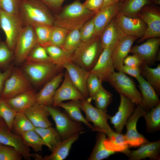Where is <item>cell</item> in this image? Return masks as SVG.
<instances>
[{
	"mask_svg": "<svg viewBox=\"0 0 160 160\" xmlns=\"http://www.w3.org/2000/svg\"><path fill=\"white\" fill-rule=\"evenodd\" d=\"M151 3V0H124L119 7L118 12L129 17H137L142 9Z\"/></svg>",
	"mask_w": 160,
	"mask_h": 160,
	"instance_id": "30",
	"label": "cell"
},
{
	"mask_svg": "<svg viewBox=\"0 0 160 160\" xmlns=\"http://www.w3.org/2000/svg\"><path fill=\"white\" fill-rule=\"evenodd\" d=\"M13 68V66L11 65L3 71L0 70V95L3 90L5 82L11 74Z\"/></svg>",
	"mask_w": 160,
	"mask_h": 160,
	"instance_id": "55",
	"label": "cell"
},
{
	"mask_svg": "<svg viewBox=\"0 0 160 160\" xmlns=\"http://www.w3.org/2000/svg\"><path fill=\"white\" fill-rule=\"evenodd\" d=\"M13 52L8 47L5 42L0 41V68L5 67L11 60Z\"/></svg>",
	"mask_w": 160,
	"mask_h": 160,
	"instance_id": "48",
	"label": "cell"
},
{
	"mask_svg": "<svg viewBox=\"0 0 160 160\" xmlns=\"http://www.w3.org/2000/svg\"><path fill=\"white\" fill-rule=\"evenodd\" d=\"M16 113L6 100L0 97V118L4 121L11 131L13 120Z\"/></svg>",
	"mask_w": 160,
	"mask_h": 160,
	"instance_id": "43",
	"label": "cell"
},
{
	"mask_svg": "<svg viewBox=\"0 0 160 160\" xmlns=\"http://www.w3.org/2000/svg\"><path fill=\"white\" fill-rule=\"evenodd\" d=\"M124 65L134 67L140 68L143 63L141 59L136 55H127L123 61Z\"/></svg>",
	"mask_w": 160,
	"mask_h": 160,
	"instance_id": "53",
	"label": "cell"
},
{
	"mask_svg": "<svg viewBox=\"0 0 160 160\" xmlns=\"http://www.w3.org/2000/svg\"><path fill=\"white\" fill-rule=\"evenodd\" d=\"M24 113L35 128H46L52 125L48 119L50 113L45 106L36 103Z\"/></svg>",
	"mask_w": 160,
	"mask_h": 160,
	"instance_id": "23",
	"label": "cell"
},
{
	"mask_svg": "<svg viewBox=\"0 0 160 160\" xmlns=\"http://www.w3.org/2000/svg\"><path fill=\"white\" fill-rule=\"evenodd\" d=\"M124 0H121V2H123V1Z\"/></svg>",
	"mask_w": 160,
	"mask_h": 160,
	"instance_id": "60",
	"label": "cell"
},
{
	"mask_svg": "<svg viewBox=\"0 0 160 160\" xmlns=\"http://www.w3.org/2000/svg\"><path fill=\"white\" fill-rule=\"evenodd\" d=\"M113 95L102 86L96 93L94 100L96 108L107 111V108L111 103Z\"/></svg>",
	"mask_w": 160,
	"mask_h": 160,
	"instance_id": "42",
	"label": "cell"
},
{
	"mask_svg": "<svg viewBox=\"0 0 160 160\" xmlns=\"http://www.w3.org/2000/svg\"><path fill=\"white\" fill-rule=\"evenodd\" d=\"M31 26L36 35L37 44L45 47L49 40L53 26L41 24H36Z\"/></svg>",
	"mask_w": 160,
	"mask_h": 160,
	"instance_id": "38",
	"label": "cell"
},
{
	"mask_svg": "<svg viewBox=\"0 0 160 160\" xmlns=\"http://www.w3.org/2000/svg\"><path fill=\"white\" fill-rule=\"evenodd\" d=\"M63 82L55 93L52 106L56 107L60 103L67 100H81L85 99L70 79L66 71Z\"/></svg>",
	"mask_w": 160,
	"mask_h": 160,
	"instance_id": "15",
	"label": "cell"
},
{
	"mask_svg": "<svg viewBox=\"0 0 160 160\" xmlns=\"http://www.w3.org/2000/svg\"><path fill=\"white\" fill-rule=\"evenodd\" d=\"M91 102L88 99L80 100V107L85 114L86 119L93 123L95 128L92 131L104 132L113 130L108 122L110 116L107 111L93 106Z\"/></svg>",
	"mask_w": 160,
	"mask_h": 160,
	"instance_id": "11",
	"label": "cell"
},
{
	"mask_svg": "<svg viewBox=\"0 0 160 160\" xmlns=\"http://www.w3.org/2000/svg\"><path fill=\"white\" fill-rule=\"evenodd\" d=\"M141 73L146 80L153 87L158 94L160 92V64L152 68L143 63L140 67Z\"/></svg>",
	"mask_w": 160,
	"mask_h": 160,
	"instance_id": "33",
	"label": "cell"
},
{
	"mask_svg": "<svg viewBox=\"0 0 160 160\" xmlns=\"http://www.w3.org/2000/svg\"><path fill=\"white\" fill-rule=\"evenodd\" d=\"M35 130L41 137L45 145L52 151L62 140L56 129L52 126L46 128H35Z\"/></svg>",
	"mask_w": 160,
	"mask_h": 160,
	"instance_id": "32",
	"label": "cell"
},
{
	"mask_svg": "<svg viewBox=\"0 0 160 160\" xmlns=\"http://www.w3.org/2000/svg\"><path fill=\"white\" fill-rule=\"evenodd\" d=\"M119 39L112 51V57L115 69L121 71L124 59L130 52L133 43L138 38L125 34L119 26Z\"/></svg>",
	"mask_w": 160,
	"mask_h": 160,
	"instance_id": "14",
	"label": "cell"
},
{
	"mask_svg": "<svg viewBox=\"0 0 160 160\" xmlns=\"http://www.w3.org/2000/svg\"><path fill=\"white\" fill-rule=\"evenodd\" d=\"M63 68L49 63L25 62L23 71L30 81L36 85L45 84Z\"/></svg>",
	"mask_w": 160,
	"mask_h": 160,
	"instance_id": "4",
	"label": "cell"
},
{
	"mask_svg": "<svg viewBox=\"0 0 160 160\" xmlns=\"http://www.w3.org/2000/svg\"><path fill=\"white\" fill-rule=\"evenodd\" d=\"M120 104L117 112L113 116H110L109 119L116 132L121 133L126 123L133 113L135 104L130 99L120 95Z\"/></svg>",
	"mask_w": 160,
	"mask_h": 160,
	"instance_id": "17",
	"label": "cell"
},
{
	"mask_svg": "<svg viewBox=\"0 0 160 160\" xmlns=\"http://www.w3.org/2000/svg\"><path fill=\"white\" fill-rule=\"evenodd\" d=\"M20 0H0V8L11 14H19Z\"/></svg>",
	"mask_w": 160,
	"mask_h": 160,
	"instance_id": "47",
	"label": "cell"
},
{
	"mask_svg": "<svg viewBox=\"0 0 160 160\" xmlns=\"http://www.w3.org/2000/svg\"><path fill=\"white\" fill-rule=\"evenodd\" d=\"M3 145L0 144V152H1V149L2 148Z\"/></svg>",
	"mask_w": 160,
	"mask_h": 160,
	"instance_id": "58",
	"label": "cell"
},
{
	"mask_svg": "<svg viewBox=\"0 0 160 160\" xmlns=\"http://www.w3.org/2000/svg\"><path fill=\"white\" fill-rule=\"evenodd\" d=\"M140 105H137L133 113L125 124L127 131L124 136L129 147H136L148 142L142 135L137 132V124L139 119L146 113Z\"/></svg>",
	"mask_w": 160,
	"mask_h": 160,
	"instance_id": "12",
	"label": "cell"
},
{
	"mask_svg": "<svg viewBox=\"0 0 160 160\" xmlns=\"http://www.w3.org/2000/svg\"><path fill=\"white\" fill-rule=\"evenodd\" d=\"M67 72L71 81L86 99L89 97L87 86L89 71L78 66L71 61L63 66Z\"/></svg>",
	"mask_w": 160,
	"mask_h": 160,
	"instance_id": "20",
	"label": "cell"
},
{
	"mask_svg": "<svg viewBox=\"0 0 160 160\" xmlns=\"http://www.w3.org/2000/svg\"><path fill=\"white\" fill-rule=\"evenodd\" d=\"M100 37H93L81 43L71 55V61L90 71L103 51Z\"/></svg>",
	"mask_w": 160,
	"mask_h": 160,
	"instance_id": "3",
	"label": "cell"
},
{
	"mask_svg": "<svg viewBox=\"0 0 160 160\" xmlns=\"http://www.w3.org/2000/svg\"><path fill=\"white\" fill-rule=\"evenodd\" d=\"M64 73L59 72L45 84L44 87L36 93V103L45 106L52 105L55 92L63 81Z\"/></svg>",
	"mask_w": 160,
	"mask_h": 160,
	"instance_id": "21",
	"label": "cell"
},
{
	"mask_svg": "<svg viewBox=\"0 0 160 160\" xmlns=\"http://www.w3.org/2000/svg\"><path fill=\"white\" fill-rule=\"evenodd\" d=\"M80 134H76L67 139L61 140L49 155L42 157L37 154H33V157L36 160H64L68 155L72 144L78 139Z\"/></svg>",
	"mask_w": 160,
	"mask_h": 160,
	"instance_id": "24",
	"label": "cell"
},
{
	"mask_svg": "<svg viewBox=\"0 0 160 160\" xmlns=\"http://www.w3.org/2000/svg\"><path fill=\"white\" fill-rule=\"evenodd\" d=\"M108 82L120 94L128 97L136 105H140L142 96L137 89L133 81L121 71L114 72L109 78Z\"/></svg>",
	"mask_w": 160,
	"mask_h": 160,
	"instance_id": "8",
	"label": "cell"
},
{
	"mask_svg": "<svg viewBox=\"0 0 160 160\" xmlns=\"http://www.w3.org/2000/svg\"><path fill=\"white\" fill-rule=\"evenodd\" d=\"M69 32L64 28L53 26L49 40L44 47L54 46L62 48L66 37Z\"/></svg>",
	"mask_w": 160,
	"mask_h": 160,
	"instance_id": "41",
	"label": "cell"
},
{
	"mask_svg": "<svg viewBox=\"0 0 160 160\" xmlns=\"http://www.w3.org/2000/svg\"><path fill=\"white\" fill-rule=\"evenodd\" d=\"M103 0H85L83 3L86 9L96 14L102 9Z\"/></svg>",
	"mask_w": 160,
	"mask_h": 160,
	"instance_id": "51",
	"label": "cell"
},
{
	"mask_svg": "<svg viewBox=\"0 0 160 160\" xmlns=\"http://www.w3.org/2000/svg\"><path fill=\"white\" fill-rule=\"evenodd\" d=\"M95 13L85 8L80 0H75L65 6L54 16L53 26L69 31L79 30Z\"/></svg>",
	"mask_w": 160,
	"mask_h": 160,
	"instance_id": "1",
	"label": "cell"
},
{
	"mask_svg": "<svg viewBox=\"0 0 160 160\" xmlns=\"http://www.w3.org/2000/svg\"><path fill=\"white\" fill-rule=\"evenodd\" d=\"M142 96L140 105L146 111L160 103V100L156 91L153 87L141 75L137 80Z\"/></svg>",
	"mask_w": 160,
	"mask_h": 160,
	"instance_id": "25",
	"label": "cell"
},
{
	"mask_svg": "<svg viewBox=\"0 0 160 160\" xmlns=\"http://www.w3.org/2000/svg\"><path fill=\"white\" fill-rule=\"evenodd\" d=\"M19 15L23 26L36 24L53 26L54 16L40 0H20Z\"/></svg>",
	"mask_w": 160,
	"mask_h": 160,
	"instance_id": "2",
	"label": "cell"
},
{
	"mask_svg": "<svg viewBox=\"0 0 160 160\" xmlns=\"http://www.w3.org/2000/svg\"><path fill=\"white\" fill-rule=\"evenodd\" d=\"M43 2L50 10L57 13L61 10L65 0H40Z\"/></svg>",
	"mask_w": 160,
	"mask_h": 160,
	"instance_id": "52",
	"label": "cell"
},
{
	"mask_svg": "<svg viewBox=\"0 0 160 160\" xmlns=\"http://www.w3.org/2000/svg\"><path fill=\"white\" fill-rule=\"evenodd\" d=\"M25 62L32 63H52L45 47L37 44L27 56Z\"/></svg>",
	"mask_w": 160,
	"mask_h": 160,
	"instance_id": "39",
	"label": "cell"
},
{
	"mask_svg": "<svg viewBox=\"0 0 160 160\" xmlns=\"http://www.w3.org/2000/svg\"><path fill=\"white\" fill-rule=\"evenodd\" d=\"M23 158L14 148L3 145L0 152V160H21Z\"/></svg>",
	"mask_w": 160,
	"mask_h": 160,
	"instance_id": "45",
	"label": "cell"
},
{
	"mask_svg": "<svg viewBox=\"0 0 160 160\" xmlns=\"http://www.w3.org/2000/svg\"><path fill=\"white\" fill-rule=\"evenodd\" d=\"M54 121L56 129L61 140L83 132L84 129L81 123L75 121L65 113L51 106H45Z\"/></svg>",
	"mask_w": 160,
	"mask_h": 160,
	"instance_id": "5",
	"label": "cell"
},
{
	"mask_svg": "<svg viewBox=\"0 0 160 160\" xmlns=\"http://www.w3.org/2000/svg\"><path fill=\"white\" fill-rule=\"evenodd\" d=\"M36 93L32 89L6 100L16 112H24L36 103Z\"/></svg>",
	"mask_w": 160,
	"mask_h": 160,
	"instance_id": "26",
	"label": "cell"
},
{
	"mask_svg": "<svg viewBox=\"0 0 160 160\" xmlns=\"http://www.w3.org/2000/svg\"><path fill=\"white\" fill-rule=\"evenodd\" d=\"M121 3L112 5L101 9L94 16L95 31L93 37H100L103 30L118 12Z\"/></svg>",
	"mask_w": 160,
	"mask_h": 160,
	"instance_id": "22",
	"label": "cell"
},
{
	"mask_svg": "<svg viewBox=\"0 0 160 160\" xmlns=\"http://www.w3.org/2000/svg\"><path fill=\"white\" fill-rule=\"evenodd\" d=\"M45 48L52 62L63 68L65 64L71 61V55L62 48L54 46Z\"/></svg>",
	"mask_w": 160,
	"mask_h": 160,
	"instance_id": "34",
	"label": "cell"
},
{
	"mask_svg": "<svg viewBox=\"0 0 160 160\" xmlns=\"http://www.w3.org/2000/svg\"><path fill=\"white\" fill-rule=\"evenodd\" d=\"M115 17L117 24L125 34L138 39L144 35L146 25L140 18L128 17L118 12Z\"/></svg>",
	"mask_w": 160,
	"mask_h": 160,
	"instance_id": "18",
	"label": "cell"
},
{
	"mask_svg": "<svg viewBox=\"0 0 160 160\" xmlns=\"http://www.w3.org/2000/svg\"><path fill=\"white\" fill-rule=\"evenodd\" d=\"M98 132L95 144L88 159V160H102L107 158L115 153L106 148L104 143L106 135L103 132Z\"/></svg>",
	"mask_w": 160,
	"mask_h": 160,
	"instance_id": "31",
	"label": "cell"
},
{
	"mask_svg": "<svg viewBox=\"0 0 160 160\" xmlns=\"http://www.w3.org/2000/svg\"><path fill=\"white\" fill-rule=\"evenodd\" d=\"M112 50L104 48L94 67L89 71L96 75L102 82L108 81L115 72L112 57Z\"/></svg>",
	"mask_w": 160,
	"mask_h": 160,
	"instance_id": "19",
	"label": "cell"
},
{
	"mask_svg": "<svg viewBox=\"0 0 160 160\" xmlns=\"http://www.w3.org/2000/svg\"><path fill=\"white\" fill-rule=\"evenodd\" d=\"M152 2L156 5H160V0H151Z\"/></svg>",
	"mask_w": 160,
	"mask_h": 160,
	"instance_id": "57",
	"label": "cell"
},
{
	"mask_svg": "<svg viewBox=\"0 0 160 160\" xmlns=\"http://www.w3.org/2000/svg\"><path fill=\"white\" fill-rule=\"evenodd\" d=\"M160 45V38H150L142 44L132 46L129 53L136 55L148 65L157 60Z\"/></svg>",
	"mask_w": 160,
	"mask_h": 160,
	"instance_id": "16",
	"label": "cell"
},
{
	"mask_svg": "<svg viewBox=\"0 0 160 160\" xmlns=\"http://www.w3.org/2000/svg\"><path fill=\"white\" fill-rule=\"evenodd\" d=\"M0 144L14 148L22 156L27 160L33 157L29 147L22 140L20 136L13 133L8 128L4 121L0 118Z\"/></svg>",
	"mask_w": 160,
	"mask_h": 160,
	"instance_id": "13",
	"label": "cell"
},
{
	"mask_svg": "<svg viewBox=\"0 0 160 160\" xmlns=\"http://www.w3.org/2000/svg\"><path fill=\"white\" fill-rule=\"evenodd\" d=\"M121 71L135 78L137 80L141 75V72L140 68L129 66L124 65L122 67Z\"/></svg>",
	"mask_w": 160,
	"mask_h": 160,
	"instance_id": "54",
	"label": "cell"
},
{
	"mask_svg": "<svg viewBox=\"0 0 160 160\" xmlns=\"http://www.w3.org/2000/svg\"><path fill=\"white\" fill-rule=\"evenodd\" d=\"M79 30L82 42L88 41L93 37L95 31L94 16L87 22Z\"/></svg>",
	"mask_w": 160,
	"mask_h": 160,
	"instance_id": "46",
	"label": "cell"
},
{
	"mask_svg": "<svg viewBox=\"0 0 160 160\" xmlns=\"http://www.w3.org/2000/svg\"><path fill=\"white\" fill-rule=\"evenodd\" d=\"M107 135L104 143L106 148L115 152H119L125 154L129 158L130 152L124 135L112 130L104 132Z\"/></svg>",
	"mask_w": 160,
	"mask_h": 160,
	"instance_id": "27",
	"label": "cell"
},
{
	"mask_svg": "<svg viewBox=\"0 0 160 160\" xmlns=\"http://www.w3.org/2000/svg\"><path fill=\"white\" fill-rule=\"evenodd\" d=\"M146 122V131L149 133L160 130V103L147 111L143 116Z\"/></svg>",
	"mask_w": 160,
	"mask_h": 160,
	"instance_id": "35",
	"label": "cell"
},
{
	"mask_svg": "<svg viewBox=\"0 0 160 160\" xmlns=\"http://www.w3.org/2000/svg\"><path fill=\"white\" fill-rule=\"evenodd\" d=\"M79 30L70 31L66 36L62 48L71 55L81 42Z\"/></svg>",
	"mask_w": 160,
	"mask_h": 160,
	"instance_id": "40",
	"label": "cell"
},
{
	"mask_svg": "<svg viewBox=\"0 0 160 160\" xmlns=\"http://www.w3.org/2000/svg\"><path fill=\"white\" fill-rule=\"evenodd\" d=\"M137 17L142 20L146 25L143 36L138 40L140 43L150 38L160 37V9L153 3L144 7L140 12Z\"/></svg>",
	"mask_w": 160,
	"mask_h": 160,
	"instance_id": "7",
	"label": "cell"
},
{
	"mask_svg": "<svg viewBox=\"0 0 160 160\" xmlns=\"http://www.w3.org/2000/svg\"><path fill=\"white\" fill-rule=\"evenodd\" d=\"M102 82L95 74L89 72L87 78V86L89 97L91 101L94 100L97 92L102 86Z\"/></svg>",
	"mask_w": 160,
	"mask_h": 160,
	"instance_id": "44",
	"label": "cell"
},
{
	"mask_svg": "<svg viewBox=\"0 0 160 160\" xmlns=\"http://www.w3.org/2000/svg\"><path fill=\"white\" fill-rule=\"evenodd\" d=\"M1 9L0 8V16H1Z\"/></svg>",
	"mask_w": 160,
	"mask_h": 160,
	"instance_id": "59",
	"label": "cell"
},
{
	"mask_svg": "<svg viewBox=\"0 0 160 160\" xmlns=\"http://www.w3.org/2000/svg\"><path fill=\"white\" fill-rule=\"evenodd\" d=\"M80 100H71L66 103L63 102L59 104L58 107L64 109L68 116L72 120L84 123L92 131L95 127L89 123L81 113Z\"/></svg>",
	"mask_w": 160,
	"mask_h": 160,
	"instance_id": "29",
	"label": "cell"
},
{
	"mask_svg": "<svg viewBox=\"0 0 160 160\" xmlns=\"http://www.w3.org/2000/svg\"><path fill=\"white\" fill-rule=\"evenodd\" d=\"M160 140L150 142L145 156V159L151 160H159L160 159Z\"/></svg>",
	"mask_w": 160,
	"mask_h": 160,
	"instance_id": "49",
	"label": "cell"
},
{
	"mask_svg": "<svg viewBox=\"0 0 160 160\" xmlns=\"http://www.w3.org/2000/svg\"><path fill=\"white\" fill-rule=\"evenodd\" d=\"M35 128L24 112H17L12 124V131L13 133L20 135L23 133Z\"/></svg>",
	"mask_w": 160,
	"mask_h": 160,
	"instance_id": "36",
	"label": "cell"
},
{
	"mask_svg": "<svg viewBox=\"0 0 160 160\" xmlns=\"http://www.w3.org/2000/svg\"><path fill=\"white\" fill-rule=\"evenodd\" d=\"M20 136L24 144L31 148L36 152L41 151L43 146L45 145L41 137L34 129L25 132Z\"/></svg>",
	"mask_w": 160,
	"mask_h": 160,
	"instance_id": "37",
	"label": "cell"
},
{
	"mask_svg": "<svg viewBox=\"0 0 160 160\" xmlns=\"http://www.w3.org/2000/svg\"><path fill=\"white\" fill-rule=\"evenodd\" d=\"M150 144L148 142L143 144L137 150L131 151L129 160H140L145 159L146 151Z\"/></svg>",
	"mask_w": 160,
	"mask_h": 160,
	"instance_id": "50",
	"label": "cell"
},
{
	"mask_svg": "<svg viewBox=\"0 0 160 160\" xmlns=\"http://www.w3.org/2000/svg\"><path fill=\"white\" fill-rule=\"evenodd\" d=\"M30 81L23 70L18 68H13L5 82L0 97L7 100L32 89Z\"/></svg>",
	"mask_w": 160,
	"mask_h": 160,
	"instance_id": "6",
	"label": "cell"
},
{
	"mask_svg": "<svg viewBox=\"0 0 160 160\" xmlns=\"http://www.w3.org/2000/svg\"><path fill=\"white\" fill-rule=\"evenodd\" d=\"M121 0H103V4L101 9L109 6L116 4L119 2H121Z\"/></svg>",
	"mask_w": 160,
	"mask_h": 160,
	"instance_id": "56",
	"label": "cell"
},
{
	"mask_svg": "<svg viewBox=\"0 0 160 160\" xmlns=\"http://www.w3.org/2000/svg\"><path fill=\"white\" fill-rule=\"evenodd\" d=\"M37 44V37L32 27L30 25L24 26L13 51L16 61L19 63L25 61L30 52Z\"/></svg>",
	"mask_w": 160,
	"mask_h": 160,
	"instance_id": "10",
	"label": "cell"
},
{
	"mask_svg": "<svg viewBox=\"0 0 160 160\" xmlns=\"http://www.w3.org/2000/svg\"><path fill=\"white\" fill-rule=\"evenodd\" d=\"M23 26L19 14H10L1 9L0 27L5 33L6 44L13 52L17 40Z\"/></svg>",
	"mask_w": 160,
	"mask_h": 160,
	"instance_id": "9",
	"label": "cell"
},
{
	"mask_svg": "<svg viewBox=\"0 0 160 160\" xmlns=\"http://www.w3.org/2000/svg\"><path fill=\"white\" fill-rule=\"evenodd\" d=\"M119 38V26L114 17L107 25L100 36L103 48H109L113 50L117 43Z\"/></svg>",
	"mask_w": 160,
	"mask_h": 160,
	"instance_id": "28",
	"label": "cell"
}]
</instances>
